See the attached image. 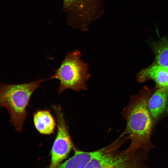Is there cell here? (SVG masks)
<instances>
[{"label":"cell","instance_id":"8fae6325","mask_svg":"<svg viewBox=\"0 0 168 168\" xmlns=\"http://www.w3.org/2000/svg\"><path fill=\"white\" fill-rule=\"evenodd\" d=\"M155 64L168 68V40L164 39L153 45Z\"/></svg>","mask_w":168,"mask_h":168},{"label":"cell","instance_id":"30bf717a","mask_svg":"<svg viewBox=\"0 0 168 168\" xmlns=\"http://www.w3.org/2000/svg\"><path fill=\"white\" fill-rule=\"evenodd\" d=\"M104 147L95 151L86 152L79 150L75 147L73 156L60 163L56 168H85L90 160L101 153Z\"/></svg>","mask_w":168,"mask_h":168},{"label":"cell","instance_id":"ba28073f","mask_svg":"<svg viewBox=\"0 0 168 168\" xmlns=\"http://www.w3.org/2000/svg\"><path fill=\"white\" fill-rule=\"evenodd\" d=\"M152 80L158 87L168 88V68L154 64L142 70L137 76V80L143 82Z\"/></svg>","mask_w":168,"mask_h":168},{"label":"cell","instance_id":"5b68a950","mask_svg":"<svg viewBox=\"0 0 168 168\" xmlns=\"http://www.w3.org/2000/svg\"><path fill=\"white\" fill-rule=\"evenodd\" d=\"M104 3V0H63L62 10L69 25L85 32L102 16Z\"/></svg>","mask_w":168,"mask_h":168},{"label":"cell","instance_id":"9c48e42d","mask_svg":"<svg viewBox=\"0 0 168 168\" xmlns=\"http://www.w3.org/2000/svg\"><path fill=\"white\" fill-rule=\"evenodd\" d=\"M33 115L35 126L39 133L45 135H50L54 133L56 124L49 110H38Z\"/></svg>","mask_w":168,"mask_h":168},{"label":"cell","instance_id":"277c9868","mask_svg":"<svg viewBox=\"0 0 168 168\" xmlns=\"http://www.w3.org/2000/svg\"><path fill=\"white\" fill-rule=\"evenodd\" d=\"M81 52L77 50L68 53L58 68L54 70V75L49 78L60 81L59 94L67 89L77 92L87 90L86 82L90 75L88 73V65L81 59Z\"/></svg>","mask_w":168,"mask_h":168},{"label":"cell","instance_id":"3957f363","mask_svg":"<svg viewBox=\"0 0 168 168\" xmlns=\"http://www.w3.org/2000/svg\"><path fill=\"white\" fill-rule=\"evenodd\" d=\"M125 138L119 136L104 147L103 151L94 157L85 168H150L145 163L149 158V151L140 149L128 152L119 150L126 140Z\"/></svg>","mask_w":168,"mask_h":168},{"label":"cell","instance_id":"52a82bcc","mask_svg":"<svg viewBox=\"0 0 168 168\" xmlns=\"http://www.w3.org/2000/svg\"><path fill=\"white\" fill-rule=\"evenodd\" d=\"M149 110L155 124L168 115V88L155 87L148 102Z\"/></svg>","mask_w":168,"mask_h":168},{"label":"cell","instance_id":"7a4b0ae2","mask_svg":"<svg viewBox=\"0 0 168 168\" xmlns=\"http://www.w3.org/2000/svg\"><path fill=\"white\" fill-rule=\"evenodd\" d=\"M46 79H39L28 83L6 84L1 82L0 87V106L7 110L10 122L16 131L20 132L27 118L26 108L34 92Z\"/></svg>","mask_w":168,"mask_h":168},{"label":"cell","instance_id":"8992f818","mask_svg":"<svg viewBox=\"0 0 168 168\" xmlns=\"http://www.w3.org/2000/svg\"><path fill=\"white\" fill-rule=\"evenodd\" d=\"M52 108L56 115L57 131L51 151V162L49 168H56L67 157L71 150L75 147L61 105H53Z\"/></svg>","mask_w":168,"mask_h":168},{"label":"cell","instance_id":"6da1fadb","mask_svg":"<svg viewBox=\"0 0 168 168\" xmlns=\"http://www.w3.org/2000/svg\"><path fill=\"white\" fill-rule=\"evenodd\" d=\"M155 87L150 89L144 86L136 95L132 96L128 105L123 110L122 115L126 122V127L122 135H127L131 140L125 150L134 152L138 150L149 151L155 146L151 140L155 124L148 106L149 97Z\"/></svg>","mask_w":168,"mask_h":168}]
</instances>
